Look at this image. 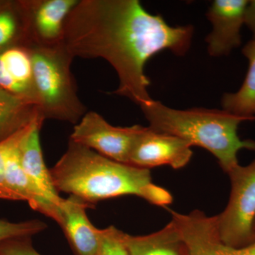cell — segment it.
Returning <instances> with one entry per match:
<instances>
[{
    "label": "cell",
    "mask_w": 255,
    "mask_h": 255,
    "mask_svg": "<svg viewBox=\"0 0 255 255\" xmlns=\"http://www.w3.org/2000/svg\"><path fill=\"white\" fill-rule=\"evenodd\" d=\"M11 136L0 141V199H4V179L5 165H6V155L10 143H11Z\"/></svg>",
    "instance_id": "obj_21"
},
{
    "label": "cell",
    "mask_w": 255,
    "mask_h": 255,
    "mask_svg": "<svg viewBox=\"0 0 255 255\" xmlns=\"http://www.w3.org/2000/svg\"><path fill=\"white\" fill-rule=\"evenodd\" d=\"M0 255H41L32 246L30 238H16L0 246Z\"/></svg>",
    "instance_id": "obj_20"
},
{
    "label": "cell",
    "mask_w": 255,
    "mask_h": 255,
    "mask_svg": "<svg viewBox=\"0 0 255 255\" xmlns=\"http://www.w3.org/2000/svg\"><path fill=\"white\" fill-rule=\"evenodd\" d=\"M91 205L76 196L63 199L57 223L63 230L76 255H97L100 246V229L93 226L87 215Z\"/></svg>",
    "instance_id": "obj_11"
},
{
    "label": "cell",
    "mask_w": 255,
    "mask_h": 255,
    "mask_svg": "<svg viewBox=\"0 0 255 255\" xmlns=\"http://www.w3.org/2000/svg\"><path fill=\"white\" fill-rule=\"evenodd\" d=\"M50 172L57 191L91 206L127 195L138 196L160 207L173 201L168 190L152 182L150 169L117 162L71 140Z\"/></svg>",
    "instance_id": "obj_2"
},
{
    "label": "cell",
    "mask_w": 255,
    "mask_h": 255,
    "mask_svg": "<svg viewBox=\"0 0 255 255\" xmlns=\"http://www.w3.org/2000/svg\"><path fill=\"white\" fill-rule=\"evenodd\" d=\"M0 88L38 107L29 46L0 51Z\"/></svg>",
    "instance_id": "obj_13"
},
{
    "label": "cell",
    "mask_w": 255,
    "mask_h": 255,
    "mask_svg": "<svg viewBox=\"0 0 255 255\" xmlns=\"http://www.w3.org/2000/svg\"><path fill=\"white\" fill-rule=\"evenodd\" d=\"M43 120L37 117L25 130L19 143V157L25 174L50 204L60 208L63 201L55 189L42 152L40 130Z\"/></svg>",
    "instance_id": "obj_12"
},
{
    "label": "cell",
    "mask_w": 255,
    "mask_h": 255,
    "mask_svg": "<svg viewBox=\"0 0 255 255\" xmlns=\"http://www.w3.org/2000/svg\"><path fill=\"white\" fill-rule=\"evenodd\" d=\"M253 234H254V238H255V220L254 224H253Z\"/></svg>",
    "instance_id": "obj_23"
},
{
    "label": "cell",
    "mask_w": 255,
    "mask_h": 255,
    "mask_svg": "<svg viewBox=\"0 0 255 255\" xmlns=\"http://www.w3.org/2000/svg\"><path fill=\"white\" fill-rule=\"evenodd\" d=\"M231 184L226 207L216 216L220 238L233 248L254 243L255 158L248 165H238L227 174Z\"/></svg>",
    "instance_id": "obj_5"
},
{
    "label": "cell",
    "mask_w": 255,
    "mask_h": 255,
    "mask_svg": "<svg viewBox=\"0 0 255 255\" xmlns=\"http://www.w3.org/2000/svg\"><path fill=\"white\" fill-rule=\"evenodd\" d=\"M191 147L180 137L142 127L132 145L128 164L147 169L162 165L182 169L192 157Z\"/></svg>",
    "instance_id": "obj_8"
},
{
    "label": "cell",
    "mask_w": 255,
    "mask_h": 255,
    "mask_svg": "<svg viewBox=\"0 0 255 255\" xmlns=\"http://www.w3.org/2000/svg\"><path fill=\"white\" fill-rule=\"evenodd\" d=\"M248 0H215L206 16L213 26L206 36L207 50L211 56L229 55L241 45V28L245 24Z\"/></svg>",
    "instance_id": "obj_9"
},
{
    "label": "cell",
    "mask_w": 255,
    "mask_h": 255,
    "mask_svg": "<svg viewBox=\"0 0 255 255\" xmlns=\"http://www.w3.org/2000/svg\"><path fill=\"white\" fill-rule=\"evenodd\" d=\"M243 54L249 63L248 73L239 90L223 96V109L231 113L255 120V40L244 46Z\"/></svg>",
    "instance_id": "obj_15"
},
{
    "label": "cell",
    "mask_w": 255,
    "mask_h": 255,
    "mask_svg": "<svg viewBox=\"0 0 255 255\" xmlns=\"http://www.w3.org/2000/svg\"><path fill=\"white\" fill-rule=\"evenodd\" d=\"M142 128L139 125L114 127L100 114L90 111L75 124L70 140L114 161L128 164L132 145Z\"/></svg>",
    "instance_id": "obj_6"
},
{
    "label": "cell",
    "mask_w": 255,
    "mask_h": 255,
    "mask_svg": "<svg viewBox=\"0 0 255 255\" xmlns=\"http://www.w3.org/2000/svg\"><path fill=\"white\" fill-rule=\"evenodd\" d=\"M26 9V8H25ZM20 33L27 37L29 41L27 13L19 18L18 13L9 8L0 9V51L12 47L11 44Z\"/></svg>",
    "instance_id": "obj_17"
},
{
    "label": "cell",
    "mask_w": 255,
    "mask_h": 255,
    "mask_svg": "<svg viewBox=\"0 0 255 255\" xmlns=\"http://www.w3.org/2000/svg\"><path fill=\"white\" fill-rule=\"evenodd\" d=\"M78 1L33 0L23 3L27 13L29 45L55 46L61 44L67 18Z\"/></svg>",
    "instance_id": "obj_10"
},
{
    "label": "cell",
    "mask_w": 255,
    "mask_h": 255,
    "mask_svg": "<svg viewBox=\"0 0 255 255\" xmlns=\"http://www.w3.org/2000/svg\"><path fill=\"white\" fill-rule=\"evenodd\" d=\"M140 107L152 130L180 137L191 147L206 149L226 174L239 165L240 151H255V141L242 140L238 132L240 124L251 119L224 110H174L154 100Z\"/></svg>",
    "instance_id": "obj_3"
},
{
    "label": "cell",
    "mask_w": 255,
    "mask_h": 255,
    "mask_svg": "<svg viewBox=\"0 0 255 255\" xmlns=\"http://www.w3.org/2000/svg\"><path fill=\"white\" fill-rule=\"evenodd\" d=\"M38 109L43 120L76 124L87 113L71 72L74 58L63 45H29Z\"/></svg>",
    "instance_id": "obj_4"
},
{
    "label": "cell",
    "mask_w": 255,
    "mask_h": 255,
    "mask_svg": "<svg viewBox=\"0 0 255 255\" xmlns=\"http://www.w3.org/2000/svg\"><path fill=\"white\" fill-rule=\"evenodd\" d=\"M245 24L251 31L253 39L255 40V0L248 2L245 13Z\"/></svg>",
    "instance_id": "obj_22"
},
{
    "label": "cell",
    "mask_w": 255,
    "mask_h": 255,
    "mask_svg": "<svg viewBox=\"0 0 255 255\" xmlns=\"http://www.w3.org/2000/svg\"><path fill=\"white\" fill-rule=\"evenodd\" d=\"M124 239L130 255H186L184 243L172 221L157 232L145 236L125 233Z\"/></svg>",
    "instance_id": "obj_14"
},
{
    "label": "cell",
    "mask_w": 255,
    "mask_h": 255,
    "mask_svg": "<svg viewBox=\"0 0 255 255\" xmlns=\"http://www.w3.org/2000/svg\"><path fill=\"white\" fill-rule=\"evenodd\" d=\"M185 248L186 255H255V242L244 248H233L220 238L216 216L194 210L189 214L169 211Z\"/></svg>",
    "instance_id": "obj_7"
},
{
    "label": "cell",
    "mask_w": 255,
    "mask_h": 255,
    "mask_svg": "<svg viewBox=\"0 0 255 255\" xmlns=\"http://www.w3.org/2000/svg\"><path fill=\"white\" fill-rule=\"evenodd\" d=\"M193 35L191 25L170 26L138 0H79L67 18L62 44L74 58L108 62L119 80L114 95L141 107L152 100L146 63L164 50L185 55Z\"/></svg>",
    "instance_id": "obj_1"
},
{
    "label": "cell",
    "mask_w": 255,
    "mask_h": 255,
    "mask_svg": "<svg viewBox=\"0 0 255 255\" xmlns=\"http://www.w3.org/2000/svg\"><path fill=\"white\" fill-rule=\"evenodd\" d=\"M124 235L125 233L113 226L100 229V246L97 255H130Z\"/></svg>",
    "instance_id": "obj_19"
},
{
    "label": "cell",
    "mask_w": 255,
    "mask_h": 255,
    "mask_svg": "<svg viewBox=\"0 0 255 255\" xmlns=\"http://www.w3.org/2000/svg\"><path fill=\"white\" fill-rule=\"evenodd\" d=\"M38 116L36 105L0 88V141L28 126Z\"/></svg>",
    "instance_id": "obj_16"
},
{
    "label": "cell",
    "mask_w": 255,
    "mask_h": 255,
    "mask_svg": "<svg viewBox=\"0 0 255 255\" xmlns=\"http://www.w3.org/2000/svg\"><path fill=\"white\" fill-rule=\"evenodd\" d=\"M46 228V223L38 220L14 223L0 219V246L16 238H30Z\"/></svg>",
    "instance_id": "obj_18"
}]
</instances>
